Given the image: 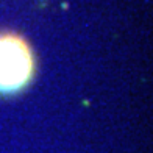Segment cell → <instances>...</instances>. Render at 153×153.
<instances>
[{"label": "cell", "instance_id": "cell-1", "mask_svg": "<svg viewBox=\"0 0 153 153\" xmlns=\"http://www.w3.org/2000/svg\"><path fill=\"white\" fill-rule=\"evenodd\" d=\"M34 74V56L24 38L0 34V94L11 95L28 85Z\"/></svg>", "mask_w": 153, "mask_h": 153}]
</instances>
